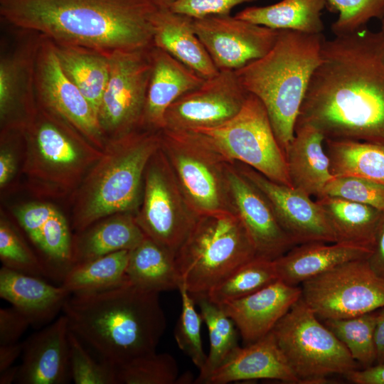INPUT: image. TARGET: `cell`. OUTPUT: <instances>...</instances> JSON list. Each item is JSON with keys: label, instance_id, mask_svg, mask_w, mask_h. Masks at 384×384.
Here are the masks:
<instances>
[{"label": "cell", "instance_id": "cell-1", "mask_svg": "<svg viewBox=\"0 0 384 384\" xmlns=\"http://www.w3.org/2000/svg\"><path fill=\"white\" fill-rule=\"evenodd\" d=\"M325 139L384 144V34L363 28L325 39L295 127Z\"/></svg>", "mask_w": 384, "mask_h": 384}, {"label": "cell", "instance_id": "cell-2", "mask_svg": "<svg viewBox=\"0 0 384 384\" xmlns=\"http://www.w3.org/2000/svg\"><path fill=\"white\" fill-rule=\"evenodd\" d=\"M151 0H0V14L16 28L57 44L103 52L152 46Z\"/></svg>", "mask_w": 384, "mask_h": 384}, {"label": "cell", "instance_id": "cell-3", "mask_svg": "<svg viewBox=\"0 0 384 384\" xmlns=\"http://www.w3.org/2000/svg\"><path fill=\"white\" fill-rule=\"evenodd\" d=\"M159 295L127 279L105 290L71 294L63 311L83 344L117 368L156 352L166 326Z\"/></svg>", "mask_w": 384, "mask_h": 384}, {"label": "cell", "instance_id": "cell-4", "mask_svg": "<svg viewBox=\"0 0 384 384\" xmlns=\"http://www.w3.org/2000/svg\"><path fill=\"white\" fill-rule=\"evenodd\" d=\"M325 38L280 30L272 49L236 75L249 93L264 105L279 144L285 152L294 136L297 117Z\"/></svg>", "mask_w": 384, "mask_h": 384}, {"label": "cell", "instance_id": "cell-5", "mask_svg": "<svg viewBox=\"0 0 384 384\" xmlns=\"http://www.w3.org/2000/svg\"><path fill=\"white\" fill-rule=\"evenodd\" d=\"M159 147L160 131L141 128L106 141L102 156L70 196L75 233L112 215L137 212L147 163Z\"/></svg>", "mask_w": 384, "mask_h": 384}, {"label": "cell", "instance_id": "cell-6", "mask_svg": "<svg viewBox=\"0 0 384 384\" xmlns=\"http://www.w3.org/2000/svg\"><path fill=\"white\" fill-rule=\"evenodd\" d=\"M16 128L23 138L22 172L41 196H71L103 153L41 103H29Z\"/></svg>", "mask_w": 384, "mask_h": 384}, {"label": "cell", "instance_id": "cell-7", "mask_svg": "<svg viewBox=\"0 0 384 384\" xmlns=\"http://www.w3.org/2000/svg\"><path fill=\"white\" fill-rule=\"evenodd\" d=\"M257 256L238 215L223 210L203 214L176 253L181 283L194 299L208 292Z\"/></svg>", "mask_w": 384, "mask_h": 384}, {"label": "cell", "instance_id": "cell-8", "mask_svg": "<svg viewBox=\"0 0 384 384\" xmlns=\"http://www.w3.org/2000/svg\"><path fill=\"white\" fill-rule=\"evenodd\" d=\"M272 331L299 383H324L331 375L346 376L357 369L344 345L302 297Z\"/></svg>", "mask_w": 384, "mask_h": 384}, {"label": "cell", "instance_id": "cell-9", "mask_svg": "<svg viewBox=\"0 0 384 384\" xmlns=\"http://www.w3.org/2000/svg\"><path fill=\"white\" fill-rule=\"evenodd\" d=\"M160 148L194 210L234 212L227 161L195 131H160ZM235 213V212H234Z\"/></svg>", "mask_w": 384, "mask_h": 384}, {"label": "cell", "instance_id": "cell-10", "mask_svg": "<svg viewBox=\"0 0 384 384\" xmlns=\"http://www.w3.org/2000/svg\"><path fill=\"white\" fill-rule=\"evenodd\" d=\"M192 131L227 161L247 164L273 181L292 186L285 154L256 96L249 94L240 111L226 122Z\"/></svg>", "mask_w": 384, "mask_h": 384}, {"label": "cell", "instance_id": "cell-11", "mask_svg": "<svg viewBox=\"0 0 384 384\" xmlns=\"http://www.w3.org/2000/svg\"><path fill=\"white\" fill-rule=\"evenodd\" d=\"M199 215L180 187L161 148L147 163L136 220L144 235L176 253Z\"/></svg>", "mask_w": 384, "mask_h": 384}, {"label": "cell", "instance_id": "cell-12", "mask_svg": "<svg viewBox=\"0 0 384 384\" xmlns=\"http://www.w3.org/2000/svg\"><path fill=\"white\" fill-rule=\"evenodd\" d=\"M302 298L319 319L352 317L384 307V279L367 259L339 265L302 284Z\"/></svg>", "mask_w": 384, "mask_h": 384}, {"label": "cell", "instance_id": "cell-13", "mask_svg": "<svg viewBox=\"0 0 384 384\" xmlns=\"http://www.w3.org/2000/svg\"><path fill=\"white\" fill-rule=\"evenodd\" d=\"M150 48L108 53L109 78L97 114L106 141L141 127L151 70Z\"/></svg>", "mask_w": 384, "mask_h": 384}, {"label": "cell", "instance_id": "cell-14", "mask_svg": "<svg viewBox=\"0 0 384 384\" xmlns=\"http://www.w3.org/2000/svg\"><path fill=\"white\" fill-rule=\"evenodd\" d=\"M34 78L40 103L70 124L102 151L106 140L96 113L63 70L54 43L38 48Z\"/></svg>", "mask_w": 384, "mask_h": 384}, {"label": "cell", "instance_id": "cell-15", "mask_svg": "<svg viewBox=\"0 0 384 384\" xmlns=\"http://www.w3.org/2000/svg\"><path fill=\"white\" fill-rule=\"evenodd\" d=\"M248 95L235 70H219L167 109L164 129L190 131L219 126L240 111Z\"/></svg>", "mask_w": 384, "mask_h": 384}, {"label": "cell", "instance_id": "cell-16", "mask_svg": "<svg viewBox=\"0 0 384 384\" xmlns=\"http://www.w3.org/2000/svg\"><path fill=\"white\" fill-rule=\"evenodd\" d=\"M195 31L218 70H237L267 54L279 30L230 15L193 19Z\"/></svg>", "mask_w": 384, "mask_h": 384}, {"label": "cell", "instance_id": "cell-17", "mask_svg": "<svg viewBox=\"0 0 384 384\" xmlns=\"http://www.w3.org/2000/svg\"><path fill=\"white\" fill-rule=\"evenodd\" d=\"M234 163L268 199L280 225L295 245L314 241L336 242L333 230L316 200L294 187L269 179L247 164Z\"/></svg>", "mask_w": 384, "mask_h": 384}, {"label": "cell", "instance_id": "cell-18", "mask_svg": "<svg viewBox=\"0 0 384 384\" xmlns=\"http://www.w3.org/2000/svg\"><path fill=\"white\" fill-rule=\"evenodd\" d=\"M228 179L234 212L247 231L257 256L274 260L293 247L295 244L280 225L268 199L234 162L228 164Z\"/></svg>", "mask_w": 384, "mask_h": 384}, {"label": "cell", "instance_id": "cell-19", "mask_svg": "<svg viewBox=\"0 0 384 384\" xmlns=\"http://www.w3.org/2000/svg\"><path fill=\"white\" fill-rule=\"evenodd\" d=\"M13 213L37 249L49 279L62 282L73 266V235L65 215L54 205L39 201L21 205Z\"/></svg>", "mask_w": 384, "mask_h": 384}, {"label": "cell", "instance_id": "cell-20", "mask_svg": "<svg viewBox=\"0 0 384 384\" xmlns=\"http://www.w3.org/2000/svg\"><path fill=\"white\" fill-rule=\"evenodd\" d=\"M69 330L68 319L62 315L23 341L22 363L16 382L67 383L71 379Z\"/></svg>", "mask_w": 384, "mask_h": 384}, {"label": "cell", "instance_id": "cell-21", "mask_svg": "<svg viewBox=\"0 0 384 384\" xmlns=\"http://www.w3.org/2000/svg\"><path fill=\"white\" fill-rule=\"evenodd\" d=\"M301 297V287L278 279L251 294L220 306L249 344L270 333Z\"/></svg>", "mask_w": 384, "mask_h": 384}, {"label": "cell", "instance_id": "cell-22", "mask_svg": "<svg viewBox=\"0 0 384 384\" xmlns=\"http://www.w3.org/2000/svg\"><path fill=\"white\" fill-rule=\"evenodd\" d=\"M150 58L151 70L140 128L161 131L167 109L206 78L154 46L150 48Z\"/></svg>", "mask_w": 384, "mask_h": 384}, {"label": "cell", "instance_id": "cell-23", "mask_svg": "<svg viewBox=\"0 0 384 384\" xmlns=\"http://www.w3.org/2000/svg\"><path fill=\"white\" fill-rule=\"evenodd\" d=\"M272 379L299 383L271 331L245 347L238 346L208 378L206 384Z\"/></svg>", "mask_w": 384, "mask_h": 384}, {"label": "cell", "instance_id": "cell-24", "mask_svg": "<svg viewBox=\"0 0 384 384\" xmlns=\"http://www.w3.org/2000/svg\"><path fill=\"white\" fill-rule=\"evenodd\" d=\"M70 294L62 285L54 286L42 277L4 266L0 270V297L25 315L34 327L50 323L63 311Z\"/></svg>", "mask_w": 384, "mask_h": 384}, {"label": "cell", "instance_id": "cell-25", "mask_svg": "<svg viewBox=\"0 0 384 384\" xmlns=\"http://www.w3.org/2000/svg\"><path fill=\"white\" fill-rule=\"evenodd\" d=\"M324 143L325 137L314 127L299 126L284 152L292 186L316 198L334 177Z\"/></svg>", "mask_w": 384, "mask_h": 384}, {"label": "cell", "instance_id": "cell-26", "mask_svg": "<svg viewBox=\"0 0 384 384\" xmlns=\"http://www.w3.org/2000/svg\"><path fill=\"white\" fill-rule=\"evenodd\" d=\"M370 253L352 245L314 241L294 245L274 262L279 279L298 286L343 263L368 259Z\"/></svg>", "mask_w": 384, "mask_h": 384}, {"label": "cell", "instance_id": "cell-27", "mask_svg": "<svg viewBox=\"0 0 384 384\" xmlns=\"http://www.w3.org/2000/svg\"><path fill=\"white\" fill-rule=\"evenodd\" d=\"M152 46L161 48L203 78L215 75L218 69L197 36L193 18L159 8L153 18Z\"/></svg>", "mask_w": 384, "mask_h": 384}, {"label": "cell", "instance_id": "cell-28", "mask_svg": "<svg viewBox=\"0 0 384 384\" xmlns=\"http://www.w3.org/2000/svg\"><path fill=\"white\" fill-rule=\"evenodd\" d=\"M145 236L134 213L105 218L73 235V265L112 252L131 250Z\"/></svg>", "mask_w": 384, "mask_h": 384}, {"label": "cell", "instance_id": "cell-29", "mask_svg": "<svg viewBox=\"0 0 384 384\" xmlns=\"http://www.w3.org/2000/svg\"><path fill=\"white\" fill-rule=\"evenodd\" d=\"M333 230L336 242L352 245L372 252L383 211L341 198H316Z\"/></svg>", "mask_w": 384, "mask_h": 384}, {"label": "cell", "instance_id": "cell-30", "mask_svg": "<svg viewBox=\"0 0 384 384\" xmlns=\"http://www.w3.org/2000/svg\"><path fill=\"white\" fill-rule=\"evenodd\" d=\"M127 279L149 292L178 289L181 283L176 253L145 236L129 250Z\"/></svg>", "mask_w": 384, "mask_h": 384}, {"label": "cell", "instance_id": "cell-31", "mask_svg": "<svg viewBox=\"0 0 384 384\" xmlns=\"http://www.w3.org/2000/svg\"><path fill=\"white\" fill-rule=\"evenodd\" d=\"M326 6V0H281L268 6L247 7L235 16L275 30L320 34L324 28L321 14Z\"/></svg>", "mask_w": 384, "mask_h": 384}, {"label": "cell", "instance_id": "cell-32", "mask_svg": "<svg viewBox=\"0 0 384 384\" xmlns=\"http://www.w3.org/2000/svg\"><path fill=\"white\" fill-rule=\"evenodd\" d=\"M60 65L97 116L110 72L109 52L55 43Z\"/></svg>", "mask_w": 384, "mask_h": 384}, {"label": "cell", "instance_id": "cell-33", "mask_svg": "<svg viewBox=\"0 0 384 384\" xmlns=\"http://www.w3.org/2000/svg\"><path fill=\"white\" fill-rule=\"evenodd\" d=\"M334 176H356L384 184V144L349 139H325Z\"/></svg>", "mask_w": 384, "mask_h": 384}, {"label": "cell", "instance_id": "cell-34", "mask_svg": "<svg viewBox=\"0 0 384 384\" xmlns=\"http://www.w3.org/2000/svg\"><path fill=\"white\" fill-rule=\"evenodd\" d=\"M129 250H121L74 265L61 285L70 294L95 292L127 280Z\"/></svg>", "mask_w": 384, "mask_h": 384}, {"label": "cell", "instance_id": "cell-35", "mask_svg": "<svg viewBox=\"0 0 384 384\" xmlns=\"http://www.w3.org/2000/svg\"><path fill=\"white\" fill-rule=\"evenodd\" d=\"M200 309L203 321L209 332L210 351L206 363L200 370L195 383H206L209 375L220 367L239 346L235 324L222 307L207 296L193 299Z\"/></svg>", "mask_w": 384, "mask_h": 384}, {"label": "cell", "instance_id": "cell-36", "mask_svg": "<svg viewBox=\"0 0 384 384\" xmlns=\"http://www.w3.org/2000/svg\"><path fill=\"white\" fill-rule=\"evenodd\" d=\"M277 279L274 260L256 256L212 288L207 297L221 305L251 294Z\"/></svg>", "mask_w": 384, "mask_h": 384}, {"label": "cell", "instance_id": "cell-37", "mask_svg": "<svg viewBox=\"0 0 384 384\" xmlns=\"http://www.w3.org/2000/svg\"><path fill=\"white\" fill-rule=\"evenodd\" d=\"M377 310L361 315L336 319H326L323 323L344 345L353 360L363 368L375 363L374 341Z\"/></svg>", "mask_w": 384, "mask_h": 384}, {"label": "cell", "instance_id": "cell-38", "mask_svg": "<svg viewBox=\"0 0 384 384\" xmlns=\"http://www.w3.org/2000/svg\"><path fill=\"white\" fill-rule=\"evenodd\" d=\"M118 384H176L178 367L168 353L139 357L117 368Z\"/></svg>", "mask_w": 384, "mask_h": 384}, {"label": "cell", "instance_id": "cell-39", "mask_svg": "<svg viewBox=\"0 0 384 384\" xmlns=\"http://www.w3.org/2000/svg\"><path fill=\"white\" fill-rule=\"evenodd\" d=\"M0 259L3 266L36 277L49 279L40 260L14 226L5 218L0 220Z\"/></svg>", "mask_w": 384, "mask_h": 384}, {"label": "cell", "instance_id": "cell-40", "mask_svg": "<svg viewBox=\"0 0 384 384\" xmlns=\"http://www.w3.org/2000/svg\"><path fill=\"white\" fill-rule=\"evenodd\" d=\"M178 290L181 298V311L175 329L174 337L178 348L200 370L207 359L201 336L203 319L196 310L193 298L182 283Z\"/></svg>", "mask_w": 384, "mask_h": 384}, {"label": "cell", "instance_id": "cell-41", "mask_svg": "<svg viewBox=\"0 0 384 384\" xmlns=\"http://www.w3.org/2000/svg\"><path fill=\"white\" fill-rule=\"evenodd\" d=\"M68 340L70 375L75 384H118L115 367L94 358L70 330Z\"/></svg>", "mask_w": 384, "mask_h": 384}, {"label": "cell", "instance_id": "cell-42", "mask_svg": "<svg viewBox=\"0 0 384 384\" xmlns=\"http://www.w3.org/2000/svg\"><path fill=\"white\" fill-rule=\"evenodd\" d=\"M326 5L338 13L331 25L335 36L354 33L370 20L384 16V0H326Z\"/></svg>", "mask_w": 384, "mask_h": 384}, {"label": "cell", "instance_id": "cell-43", "mask_svg": "<svg viewBox=\"0 0 384 384\" xmlns=\"http://www.w3.org/2000/svg\"><path fill=\"white\" fill-rule=\"evenodd\" d=\"M323 196L341 198L384 210V184L363 178L334 176L326 186Z\"/></svg>", "mask_w": 384, "mask_h": 384}, {"label": "cell", "instance_id": "cell-44", "mask_svg": "<svg viewBox=\"0 0 384 384\" xmlns=\"http://www.w3.org/2000/svg\"><path fill=\"white\" fill-rule=\"evenodd\" d=\"M18 58H3L0 63V116L4 122L14 110L21 90L23 65Z\"/></svg>", "mask_w": 384, "mask_h": 384}, {"label": "cell", "instance_id": "cell-45", "mask_svg": "<svg viewBox=\"0 0 384 384\" xmlns=\"http://www.w3.org/2000/svg\"><path fill=\"white\" fill-rule=\"evenodd\" d=\"M257 0H178L169 8L193 19L230 15L237 6Z\"/></svg>", "mask_w": 384, "mask_h": 384}, {"label": "cell", "instance_id": "cell-46", "mask_svg": "<svg viewBox=\"0 0 384 384\" xmlns=\"http://www.w3.org/2000/svg\"><path fill=\"white\" fill-rule=\"evenodd\" d=\"M31 323L14 306L0 309V345L18 342Z\"/></svg>", "mask_w": 384, "mask_h": 384}, {"label": "cell", "instance_id": "cell-47", "mask_svg": "<svg viewBox=\"0 0 384 384\" xmlns=\"http://www.w3.org/2000/svg\"><path fill=\"white\" fill-rule=\"evenodd\" d=\"M367 260L373 271L384 279V210L377 228L372 252Z\"/></svg>", "mask_w": 384, "mask_h": 384}, {"label": "cell", "instance_id": "cell-48", "mask_svg": "<svg viewBox=\"0 0 384 384\" xmlns=\"http://www.w3.org/2000/svg\"><path fill=\"white\" fill-rule=\"evenodd\" d=\"M346 377L356 384H384V363L375 364L361 370L357 368Z\"/></svg>", "mask_w": 384, "mask_h": 384}, {"label": "cell", "instance_id": "cell-49", "mask_svg": "<svg viewBox=\"0 0 384 384\" xmlns=\"http://www.w3.org/2000/svg\"><path fill=\"white\" fill-rule=\"evenodd\" d=\"M16 170L17 159L14 152L4 143L1 144L0 151V187L1 189L14 178Z\"/></svg>", "mask_w": 384, "mask_h": 384}, {"label": "cell", "instance_id": "cell-50", "mask_svg": "<svg viewBox=\"0 0 384 384\" xmlns=\"http://www.w3.org/2000/svg\"><path fill=\"white\" fill-rule=\"evenodd\" d=\"M374 341L376 357L375 364L384 363V307L377 310Z\"/></svg>", "mask_w": 384, "mask_h": 384}, {"label": "cell", "instance_id": "cell-51", "mask_svg": "<svg viewBox=\"0 0 384 384\" xmlns=\"http://www.w3.org/2000/svg\"><path fill=\"white\" fill-rule=\"evenodd\" d=\"M23 342L0 345V372L12 366L23 353Z\"/></svg>", "mask_w": 384, "mask_h": 384}, {"label": "cell", "instance_id": "cell-52", "mask_svg": "<svg viewBox=\"0 0 384 384\" xmlns=\"http://www.w3.org/2000/svg\"><path fill=\"white\" fill-rule=\"evenodd\" d=\"M18 366H11L0 372V384H11L16 381Z\"/></svg>", "mask_w": 384, "mask_h": 384}, {"label": "cell", "instance_id": "cell-53", "mask_svg": "<svg viewBox=\"0 0 384 384\" xmlns=\"http://www.w3.org/2000/svg\"><path fill=\"white\" fill-rule=\"evenodd\" d=\"M159 8H170L178 0H151Z\"/></svg>", "mask_w": 384, "mask_h": 384}, {"label": "cell", "instance_id": "cell-54", "mask_svg": "<svg viewBox=\"0 0 384 384\" xmlns=\"http://www.w3.org/2000/svg\"><path fill=\"white\" fill-rule=\"evenodd\" d=\"M193 382L192 375L190 373H186L185 375L178 377L176 383L178 384H187Z\"/></svg>", "mask_w": 384, "mask_h": 384}, {"label": "cell", "instance_id": "cell-55", "mask_svg": "<svg viewBox=\"0 0 384 384\" xmlns=\"http://www.w3.org/2000/svg\"><path fill=\"white\" fill-rule=\"evenodd\" d=\"M380 31L383 33L384 34V16L381 19V29Z\"/></svg>", "mask_w": 384, "mask_h": 384}]
</instances>
